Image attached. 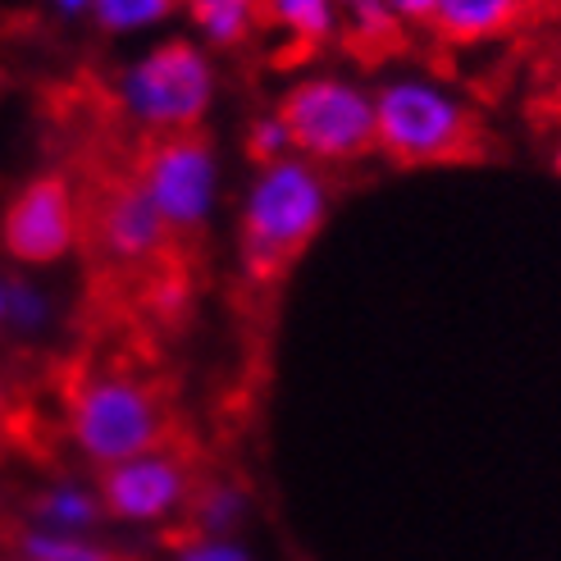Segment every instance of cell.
I'll return each instance as SVG.
<instances>
[{
  "label": "cell",
  "instance_id": "obj_1",
  "mask_svg": "<svg viewBox=\"0 0 561 561\" xmlns=\"http://www.w3.org/2000/svg\"><path fill=\"white\" fill-rule=\"evenodd\" d=\"M329 219V187L311 160L288 156L256 174L238 219V270L251 293H270Z\"/></svg>",
  "mask_w": 561,
  "mask_h": 561
},
{
  "label": "cell",
  "instance_id": "obj_2",
  "mask_svg": "<svg viewBox=\"0 0 561 561\" xmlns=\"http://www.w3.org/2000/svg\"><path fill=\"white\" fill-rule=\"evenodd\" d=\"M65 407H69L73 443L96 466H115L183 438L174 425L170 398L156 383L124 370H101V375L78 370L65 383Z\"/></svg>",
  "mask_w": 561,
  "mask_h": 561
},
{
  "label": "cell",
  "instance_id": "obj_3",
  "mask_svg": "<svg viewBox=\"0 0 561 561\" xmlns=\"http://www.w3.org/2000/svg\"><path fill=\"white\" fill-rule=\"evenodd\" d=\"M375 142L392 164H457L474 160L484 128L474 110L430 78H392L375 92Z\"/></svg>",
  "mask_w": 561,
  "mask_h": 561
},
{
  "label": "cell",
  "instance_id": "obj_4",
  "mask_svg": "<svg viewBox=\"0 0 561 561\" xmlns=\"http://www.w3.org/2000/svg\"><path fill=\"white\" fill-rule=\"evenodd\" d=\"M278 124L288 128L293 156L311 164H352L379 151L375 142V92L347 78L316 73L297 78L274 105Z\"/></svg>",
  "mask_w": 561,
  "mask_h": 561
},
{
  "label": "cell",
  "instance_id": "obj_5",
  "mask_svg": "<svg viewBox=\"0 0 561 561\" xmlns=\"http://www.w3.org/2000/svg\"><path fill=\"white\" fill-rule=\"evenodd\" d=\"M124 105L147 133H192L215 105L210 55L192 37H164L124 73Z\"/></svg>",
  "mask_w": 561,
  "mask_h": 561
},
{
  "label": "cell",
  "instance_id": "obj_6",
  "mask_svg": "<svg viewBox=\"0 0 561 561\" xmlns=\"http://www.w3.org/2000/svg\"><path fill=\"white\" fill-rule=\"evenodd\" d=\"M133 179L151 196L174 242L202 238L215 206V151L206 128L192 133H147L133 156Z\"/></svg>",
  "mask_w": 561,
  "mask_h": 561
},
{
  "label": "cell",
  "instance_id": "obj_7",
  "mask_svg": "<svg viewBox=\"0 0 561 561\" xmlns=\"http://www.w3.org/2000/svg\"><path fill=\"white\" fill-rule=\"evenodd\" d=\"M82 238V206L73 196V183L65 174H37L27 179L5 215H0V247L5 256L27 270H50L60 265Z\"/></svg>",
  "mask_w": 561,
  "mask_h": 561
},
{
  "label": "cell",
  "instance_id": "obj_8",
  "mask_svg": "<svg viewBox=\"0 0 561 561\" xmlns=\"http://www.w3.org/2000/svg\"><path fill=\"white\" fill-rule=\"evenodd\" d=\"M88 224H92L96 247L119 265H156L160 256L174 251L170 229H164V219L156 215L142 183L133 179V170L96 179V187L88 196Z\"/></svg>",
  "mask_w": 561,
  "mask_h": 561
},
{
  "label": "cell",
  "instance_id": "obj_9",
  "mask_svg": "<svg viewBox=\"0 0 561 561\" xmlns=\"http://www.w3.org/2000/svg\"><path fill=\"white\" fill-rule=\"evenodd\" d=\"M196 489V461L183 453V438L156 453L101 466V507L119 520H156L187 502Z\"/></svg>",
  "mask_w": 561,
  "mask_h": 561
},
{
  "label": "cell",
  "instance_id": "obj_10",
  "mask_svg": "<svg viewBox=\"0 0 561 561\" xmlns=\"http://www.w3.org/2000/svg\"><path fill=\"white\" fill-rule=\"evenodd\" d=\"M529 0H438L430 33L447 46H480L502 33H512Z\"/></svg>",
  "mask_w": 561,
  "mask_h": 561
},
{
  "label": "cell",
  "instance_id": "obj_11",
  "mask_svg": "<svg viewBox=\"0 0 561 561\" xmlns=\"http://www.w3.org/2000/svg\"><path fill=\"white\" fill-rule=\"evenodd\" d=\"M183 10L215 50H242L261 33H274L270 0H183Z\"/></svg>",
  "mask_w": 561,
  "mask_h": 561
},
{
  "label": "cell",
  "instance_id": "obj_12",
  "mask_svg": "<svg viewBox=\"0 0 561 561\" xmlns=\"http://www.w3.org/2000/svg\"><path fill=\"white\" fill-rule=\"evenodd\" d=\"M274 33L288 37V60H311L339 37V0H270Z\"/></svg>",
  "mask_w": 561,
  "mask_h": 561
},
{
  "label": "cell",
  "instance_id": "obj_13",
  "mask_svg": "<svg viewBox=\"0 0 561 561\" xmlns=\"http://www.w3.org/2000/svg\"><path fill=\"white\" fill-rule=\"evenodd\" d=\"M339 27L360 60H383L402 46L407 23L383 0H339Z\"/></svg>",
  "mask_w": 561,
  "mask_h": 561
},
{
  "label": "cell",
  "instance_id": "obj_14",
  "mask_svg": "<svg viewBox=\"0 0 561 561\" xmlns=\"http://www.w3.org/2000/svg\"><path fill=\"white\" fill-rule=\"evenodd\" d=\"M183 10V0H92L101 33H142Z\"/></svg>",
  "mask_w": 561,
  "mask_h": 561
},
{
  "label": "cell",
  "instance_id": "obj_15",
  "mask_svg": "<svg viewBox=\"0 0 561 561\" xmlns=\"http://www.w3.org/2000/svg\"><path fill=\"white\" fill-rule=\"evenodd\" d=\"M14 543L33 557V561H133L119 552H105L96 543H82V539H50V535H14Z\"/></svg>",
  "mask_w": 561,
  "mask_h": 561
},
{
  "label": "cell",
  "instance_id": "obj_16",
  "mask_svg": "<svg viewBox=\"0 0 561 561\" xmlns=\"http://www.w3.org/2000/svg\"><path fill=\"white\" fill-rule=\"evenodd\" d=\"M242 151H247V160L256 164V170H265V164H274V160H288V156H293L288 128L278 124L274 110H270V115H261L256 124L247 128V137H242Z\"/></svg>",
  "mask_w": 561,
  "mask_h": 561
},
{
  "label": "cell",
  "instance_id": "obj_17",
  "mask_svg": "<svg viewBox=\"0 0 561 561\" xmlns=\"http://www.w3.org/2000/svg\"><path fill=\"white\" fill-rule=\"evenodd\" d=\"M37 516H46L55 525H92L101 516V507L92 497L73 493V489H60V493H42L37 497Z\"/></svg>",
  "mask_w": 561,
  "mask_h": 561
},
{
  "label": "cell",
  "instance_id": "obj_18",
  "mask_svg": "<svg viewBox=\"0 0 561 561\" xmlns=\"http://www.w3.org/2000/svg\"><path fill=\"white\" fill-rule=\"evenodd\" d=\"M383 5L398 14L407 27H430L434 10H438V0H383Z\"/></svg>",
  "mask_w": 561,
  "mask_h": 561
},
{
  "label": "cell",
  "instance_id": "obj_19",
  "mask_svg": "<svg viewBox=\"0 0 561 561\" xmlns=\"http://www.w3.org/2000/svg\"><path fill=\"white\" fill-rule=\"evenodd\" d=\"M183 561H247L238 548L219 543V539H202V543H187L183 548Z\"/></svg>",
  "mask_w": 561,
  "mask_h": 561
},
{
  "label": "cell",
  "instance_id": "obj_20",
  "mask_svg": "<svg viewBox=\"0 0 561 561\" xmlns=\"http://www.w3.org/2000/svg\"><path fill=\"white\" fill-rule=\"evenodd\" d=\"M55 10H65V14H88L92 0H55Z\"/></svg>",
  "mask_w": 561,
  "mask_h": 561
},
{
  "label": "cell",
  "instance_id": "obj_21",
  "mask_svg": "<svg viewBox=\"0 0 561 561\" xmlns=\"http://www.w3.org/2000/svg\"><path fill=\"white\" fill-rule=\"evenodd\" d=\"M552 170H557V179H561V142H557V151H552Z\"/></svg>",
  "mask_w": 561,
  "mask_h": 561
},
{
  "label": "cell",
  "instance_id": "obj_22",
  "mask_svg": "<svg viewBox=\"0 0 561 561\" xmlns=\"http://www.w3.org/2000/svg\"><path fill=\"white\" fill-rule=\"evenodd\" d=\"M0 320H5V284H0Z\"/></svg>",
  "mask_w": 561,
  "mask_h": 561
},
{
  "label": "cell",
  "instance_id": "obj_23",
  "mask_svg": "<svg viewBox=\"0 0 561 561\" xmlns=\"http://www.w3.org/2000/svg\"><path fill=\"white\" fill-rule=\"evenodd\" d=\"M0 411H5V392H0Z\"/></svg>",
  "mask_w": 561,
  "mask_h": 561
}]
</instances>
